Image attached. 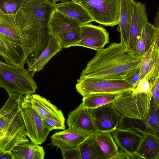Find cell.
<instances>
[{"label":"cell","mask_w":159,"mask_h":159,"mask_svg":"<svg viewBox=\"0 0 159 159\" xmlns=\"http://www.w3.org/2000/svg\"><path fill=\"white\" fill-rule=\"evenodd\" d=\"M38 40L37 25L21 9L15 14H0V54L5 62L24 67Z\"/></svg>","instance_id":"obj_1"},{"label":"cell","mask_w":159,"mask_h":159,"mask_svg":"<svg viewBox=\"0 0 159 159\" xmlns=\"http://www.w3.org/2000/svg\"><path fill=\"white\" fill-rule=\"evenodd\" d=\"M143 57L131 53L120 43H111L107 48L97 51L81 72L80 78L124 79L139 66Z\"/></svg>","instance_id":"obj_2"},{"label":"cell","mask_w":159,"mask_h":159,"mask_svg":"<svg viewBox=\"0 0 159 159\" xmlns=\"http://www.w3.org/2000/svg\"><path fill=\"white\" fill-rule=\"evenodd\" d=\"M20 98L9 96L0 110V152L10 151L15 146L29 142L21 115Z\"/></svg>","instance_id":"obj_3"},{"label":"cell","mask_w":159,"mask_h":159,"mask_svg":"<svg viewBox=\"0 0 159 159\" xmlns=\"http://www.w3.org/2000/svg\"><path fill=\"white\" fill-rule=\"evenodd\" d=\"M0 87L9 96L19 99L25 94L35 93L36 83L27 69L19 66L0 61Z\"/></svg>","instance_id":"obj_4"},{"label":"cell","mask_w":159,"mask_h":159,"mask_svg":"<svg viewBox=\"0 0 159 159\" xmlns=\"http://www.w3.org/2000/svg\"><path fill=\"white\" fill-rule=\"evenodd\" d=\"M38 27L39 40L38 45L32 54L35 60L48 44L50 36L48 25L52 15L56 9L55 4L51 0H27L20 9Z\"/></svg>","instance_id":"obj_5"},{"label":"cell","mask_w":159,"mask_h":159,"mask_svg":"<svg viewBox=\"0 0 159 159\" xmlns=\"http://www.w3.org/2000/svg\"><path fill=\"white\" fill-rule=\"evenodd\" d=\"M82 25L75 19L56 9L48 24V34L56 38L63 48L76 46L81 40Z\"/></svg>","instance_id":"obj_6"},{"label":"cell","mask_w":159,"mask_h":159,"mask_svg":"<svg viewBox=\"0 0 159 159\" xmlns=\"http://www.w3.org/2000/svg\"><path fill=\"white\" fill-rule=\"evenodd\" d=\"M31 96V94H28L20 97V112L25 123L27 136L32 142L40 145L46 140L51 130L33 105Z\"/></svg>","instance_id":"obj_7"},{"label":"cell","mask_w":159,"mask_h":159,"mask_svg":"<svg viewBox=\"0 0 159 159\" xmlns=\"http://www.w3.org/2000/svg\"><path fill=\"white\" fill-rule=\"evenodd\" d=\"M133 89L121 93L112 104L122 116L146 119L148 116L152 95L150 91L136 93Z\"/></svg>","instance_id":"obj_8"},{"label":"cell","mask_w":159,"mask_h":159,"mask_svg":"<svg viewBox=\"0 0 159 159\" xmlns=\"http://www.w3.org/2000/svg\"><path fill=\"white\" fill-rule=\"evenodd\" d=\"M82 6L93 21L113 27L119 23L120 0H72Z\"/></svg>","instance_id":"obj_9"},{"label":"cell","mask_w":159,"mask_h":159,"mask_svg":"<svg viewBox=\"0 0 159 159\" xmlns=\"http://www.w3.org/2000/svg\"><path fill=\"white\" fill-rule=\"evenodd\" d=\"M134 86L125 79L86 78L78 79L75 88L83 96L97 93H122L133 89Z\"/></svg>","instance_id":"obj_10"},{"label":"cell","mask_w":159,"mask_h":159,"mask_svg":"<svg viewBox=\"0 0 159 159\" xmlns=\"http://www.w3.org/2000/svg\"><path fill=\"white\" fill-rule=\"evenodd\" d=\"M139 66L140 75L137 83L145 77L150 83L151 89L159 81V36L143 54Z\"/></svg>","instance_id":"obj_11"},{"label":"cell","mask_w":159,"mask_h":159,"mask_svg":"<svg viewBox=\"0 0 159 159\" xmlns=\"http://www.w3.org/2000/svg\"><path fill=\"white\" fill-rule=\"evenodd\" d=\"M89 109L97 133L111 132L117 127L121 115L112 103Z\"/></svg>","instance_id":"obj_12"},{"label":"cell","mask_w":159,"mask_h":159,"mask_svg":"<svg viewBox=\"0 0 159 159\" xmlns=\"http://www.w3.org/2000/svg\"><path fill=\"white\" fill-rule=\"evenodd\" d=\"M81 40L76 46L94 49L96 51L104 48L109 43V34L103 27L91 24L82 25Z\"/></svg>","instance_id":"obj_13"},{"label":"cell","mask_w":159,"mask_h":159,"mask_svg":"<svg viewBox=\"0 0 159 159\" xmlns=\"http://www.w3.org/2000/svg\"><path fill=\"white\" fill-rule=\"evenodd\" d=\"M148 22L145 4L135 2L129 31L128 51L131 53L136 55L138 40L144 26Z\"/></svg>","instance_id":"obj_14"},{"label":"cell","mask_w":159,"mask_h":159,"mask_svg":"<svg viewBox=\"0 0 159 159\" xmlns=\"http://www.w3.org/2000/svg\"><path fill=\"white\" fill-rule=\"evenodd\" d=\"M66 124L68 128L87 135L97 133L89 109L82 103L69 113Z\"/></svg>","instance_id":"obj_15"},{"label":"cell","mask_w":159,"mask_h":159,"mask_svg":"<svg viewBox=\"0 0 159 159\" xmlns=\"http://www.w3.org/2000/svg\"><path fill=\"white\" fill-rule=\"evenodd\" d=\"M111 134L116 143L121 150L135 159V155L143 137L134 129H124L117 128Z\"/></svg>","instance_id":"obj_16"},{"label":"cell","mask_w":159,"mask_h":159,"mask_svg":"<svg viewBox=\"0 0 159 159\" xmlns=\"http://www.w3.org/2000/svg\"><path fill=\"white\" fill-rule=\"evenodd\" d=\"M89 135L68 128L52 135L51 144L60 149L77 147Z\"/></svg>","instance_id":"obj_17"},{"label":"cell","mask_w":159,"mask_h":159,"mask_svg":"<svg viewBox=\"0 0 159 159\" xmlns=\"http://www.w3.org/2000/svg\"><path fill=\"white\" fill-rule=\"evenodd\" d=\"M134 0H120L119 23L118 30L120 34V42L128 50L129 31Z\"/></svg>","instance_id":"obj_18"},{"label":"cell","mask_w":159,"mask_h":159,"mask_svg":"<svg viewBox=\"0 0 159 159\" xmlns=\"http://www.w3.org/2000/svg\"><path fill=\"white\" fill-rule=\"evenodd\" d=\"M57 39L50 36L48 44L40 56L27 69L33 77L35 73L42 70L52 57L62 48Z\"/></svg>","instance_id":"obj_19"},{"label":"cell","mask_w":159,"mask_h":159,"mask_svg":"<svg viewBox=\"0 0 159 159\" xmlns=\"http://www.w3.org/2000/svg\"><path fill=\"white\" fill-rule=\"evenodd\" d=\"M32 104L42 117H44L65 122L62 111L46 98L37 94H31Z\"/></svg>","instance_id":"obj_20"},{"label":"cell","mask_w":159,"mask_h":159,"mask_svg":"<svg viewBox=\"0 0 159 159\" xmlns=\"http://www.w3.org/2000/svg\"><path fill=\"white\" fill-rule=\"evenodd\" d=\"M56 9L80 22L82 25L93 21L87 11L81 5L72 1L55 4Z\"/></svg>","instance_id":"obj_21"},{"label":"cell","mask_w":159,"mask_h":159,"mask_svg":"<svg viewBox=\"0 0 159 159\" xmlns=\"http://www.w3.org/2000/svg\"><path fill=\"white\" fill-rule=\"evenodd\" d=\"M135 154V159H159V139L144 134Z\"/></svg>","instance_id":"obj_22"},{"label":"cell","mask_w":159,"mask_h":159,"mask_svg":"<svg viewBox=\"0 0 159 159\" xmlns=\"http://www.w3.org/2000/svg\"><path fill=\"white\" fill-rule=\"evenodd\" d=\"M10 152L14 159H43L45 155L43 147L31 141L15 146Z\"/></svg>","instance_id":"obj_23"},{"label":"cell","mask_w":159,"mask_h":159,"mask_svg":"<svg viewBox=\"0 0 159 159\" xmlns=\"http://www.w3.org/2000/svg\"><path fill=\"white\" fill-rule=\"evenodd\" d=\"M159 36V28L147 22L144 26L138 41L136 55L141 56L147 51Z\"/></svg>","instance_id":"obj_24"},{"label":"cell","mask_w":159,"mask_h":159,"mask_svg":"<svg viewBox=\"0 0 159 159\" xmlns=\"http://www.w3.org/2000/svg\"><path fill=\"white\" fill-rule=\"evenodd\" d=\"M81 159H107L94 134L89 135L79 146Z\"/></svg>","instance_id":"obj_25"},{"label":"cell","mask_w":159,"mask_h":159,"mask_svg":"<svg viewBox=\"0 0 159 159\" xmlns=\"http://www.w3.org/2000/svg\"><path fill=\"white\" fill-rule=\"evenodd\" d=\"M121 93H97L88 94L83 96L82 103L84 107L88 109L98 107L112 103L117 99Z\"/></svg>","instance_id":"obj_26"},{"label":"cell","mask_w":159,"mask_h":159,"mask_svg":"<svg viewBox=\"0 0 159 159\" xmlns=\"http://www.w3.org/2000/svg\"><path fill=\"white\" fill-rule=\"evenodd\" d=\"M117 128L124 129H134L142 134H148L157 137L147 119H141L121 116Z\"/></svg>","instance_id":"obj_27"},{"label":"cell","mask_w":159,"mask_h":159,"mask_svg":"<svg viewBox=\"0 0 159 159\" xmlns=\"http://www.w3.org/2000/svg\"><path fill=\"white\" fill-rule=\"evenodd\" d=\"M96 140L107 159H111L119 151L118 146L111 132H98L95 134Z\"/></svg>","instance_id":"obj_28"},{"label":"cell","mask_w":159,"mask_h":159,"mask_svg":"<svg viewBox=\"0 0 159 159\" xmlns=\"http://www.w3.org/2000/svg\"><path fill=\"white\" fill-rule=\"evenodd\" d=\"M146 119L150 127L159 139V106L153 97L150 101L148 116Z\"/></svg>","instance_id":"obj_29"},{"label":"cell","mask_w":159,"mask_h":159,"mask_svg":"<svg viewBox=\"0 0 159 159\" xmlns=\"http://www.w3.org/2000/svg\"><path fill=\"white\" fill-rule=\"evenodd\" d=\"M27 0H0V14H15L21 9Z\"/></svg>","instance_id":"obj_30"},{"label":"cell","mask_w":159,"mask_h":159,"mask_svg":"<svg viewBox=\"0 0 159 159\" xmlns=\"http://www.w3.org/2000/svg\"><path fill=\"white\" fill-rule=\"evenodd\" d=\"M63 159H81L79 148L78 147L61 149Z\"/></svg>","instance_id":"obj_31"},{"label":"cell","mask_w":159,"mask_h":159,"mask_svg":"<svg viewBox=\"0 0 159 159\" xmlns=\"http://www.w3.org/2000/svg\"><path fill=\"white\" fill-rule=\"evenodd\" d=\"M150 90L149 82L145 77H144L134 87L133 91L136 93H147L150 92Z\"/></svg>","instance_id":"obj_32"},{"label":"cell","mask_w":159,"mask_h":159,"mask_svg":"<svg viewBox=\"0 0 159 159\" xmlns=\"http://www.w3.org/2000/svg\"><path fill=\"white\" fill-rule=\"evenodd\" d=\"M42 118L46 125L51 131L53 129L64 130L65 129V122L49 118L44 117Z\"/></svg>","instance_id":"obj_33"},{"label":"cell","mask_w":159,"mask_h":159,"mask_svg":"<svg viewBox=\"0 0 159 159\" xmlns=\"http://www.w3.org/2000/svg\"><path fill=\"white\" fill-rule=\"evenodd\" d=\"M139 75L140 69L138 66L129 73L125 76L124 79L127 82L134 87L139 80Z\"/></svg>","instance_id":"obj_34"},{"label":"cell","mask_w":159,"mask_h":159,"mask_svg":"<svg viewBox=\"0 0 159 159\" xmlns=\"http://www.w3.org/2000/svg\"><path fill=\"white\" fill-rule=\"evenodd\" d=\"M132 159L130 155L122 151H119L111 159Z\"/></svg>","instance_id":"obj_35"},{"label":"cell","mask_w":159,"mask_h":159,"mask_svg":"<svg viewBox=\"0 0 159 159\" xmlns=\"http://www.w3.org/2000/svg\"><path fill=\"white\" fill-rule=\"evenodd\" d=\"M0 159H14L10 151L0 152Z\"/></svg>","instance_id":"obj_36"},{"label":"cell","mask_w":159,"mask_h":159,"mask_svg":"<svg viewBox=\"0 0 159 159\" xmlns=\"http://www.w3.org/2000/svg\"><path fill=\"white\" fill-rule=\"evenodd\" d=\"M153 25L156 27L159 28V8L154 19Z\"/></svg>","instance_id":"obj_37"},{"label":"cell","mask_w":159,"mask_h":159,"mask_svg":"<svg viewBox=\"0 0 159 159\" xmlns=\"http://www.w3.org/2000/svg\"><path fill=\"white\" fill-rule=\"evenodd\" d=\"M152 97L154 98L156 102L159 106V92H156L153 93Z\"/></svg>","instance_id":"obj_38"},{"label":"cell","mask_w":159,"mask_h":159,"mask_svg":"<svg viewBox=\"0 0 159 159\" xmlns=\"http://www.w3.org/2000/svg\"><path fill=\"white\" fill-rule=\"evenodd\" d=\"M66 0H51V1L53 2L55 4H56V3L61 1H66ZM71 1L72 0H69Z\"/></svg>","instance_id":"obj_39"}]
</instances>
